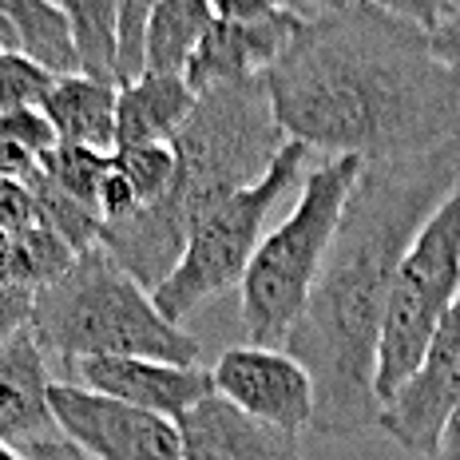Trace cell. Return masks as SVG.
I'll return each instance as SVG.
<instances>
[{"instance_id":"6da1fadb","label":"cell","mask_w":460,"mask_h":460,"mask_svg":"<svg viewBox=\"0 0 460 460\" xmlns=\"http://www.w3.org/2000/svg\"><path fill=\"white\" fill-rule=\"evenodd\" d=\"M278 128L318 159H413L460 143V80L429 32L369 0L310 13L266 72Z\"/></svg>"},{"instance_id":"7a4b0ae2","label":"cell","mask_w":460,"mask_h":460,"mask_svg":"<svg viewBox=\"0 0 460 460\" xmlns=\"http://www.w3.org/2000/svg\"><path fill=\"white\" fill-rule=\"evenodd\" d=\"M460 183V143L413 159L361 163L338 234L286 353L314 377V433L377 429V341L397 266L425 218Z\"/></svg>"},{"instance_id":"3957f363","label":"cell","mask_w":460,"mask_h":460,"mask_svg":"<svg viewBox=\"0 0 460 460\" xmlns=\"http://www.w3.org/2000/svg\"><path fill=\"white\" fill-rule=\"evenodd\" d=\"M286 143L290 139L278 128L266 75L215 84V88L199 92L190 119L171 139L175 147L171 190L159 203L143 207L119 223H103L100 246L143 290L155 294L179 266L199 218L234 190L262 179Z\"/></svg>"},{"instance_id":"277c9868","label":"cell","mask_w":460,"mask_h":460,"mask_svg":"<svg viewBox=\"0 0 460 460\" xmlns=\"http://www.w3.org/2000/svg\"><path fill=\"white\" fill-rule=\"evenodd\" d=\"M28 330L40 341L44 358L60 366V377L88 358H155L199 366L203 353L195 333L163 318L155 298L103 246L75 254L52 286L36 290Z\"/></svg>"},{"instance_id":"5b68a950","label":"cell","mask_w":460,"mask_h":460,"mask_svg":"<svg viewBox=\"0 0 460 460\" xmlns=\"http://www.w3.org/2000/svg\"><path fill=\"white\" fill-rule=\"evenodd\" d=\"M361 175V159H318L298 190V203L262 234L238 282V325L246 345L286 349L294 325L305 314L330 243L338 234L345 199Z\"/></svg>"},{"instance_id":"8992f818","label":"cell","mask_w":460,"mask_h":460,"mask_svg":"<svg viewBox=\"0 0 460 460\" xmlns=\"http://www.w3.org/2000/svg\"><path fill=\"white\" fill-rule=\"evenodd\" d=\"M314 159L318 155H314L310 147L290 139L274 155V163L266 167L262 179L234 190L230 199H223L215 210H207V215L199 218L187 246H183L179 266L171 270L167 282L151 294L163 318L183 325L203 302L218 298V294L234 290V286L243 282L246 266H251L258 243H262V226H266V218H270L274 203L286 190L305 183Z\"/></svg>"},{"instance_id":"52a82bcc","label":"cell","mask_w":460,"mask_h":460,"mask_svg":"<svg viewBox=\"0 0 460 460\" xmlns=\"http://www.w3.org/2000/svg\"><path fill=\"white\" fill-rule=\"evenodd\" d=\"M460 294V183L440 203L397 266L377 341V401H385L417 373L440 318Z\"/></svg>"},{"instance_id":"ba28073f","label":"cell","mask_w":460,"mask_h":460,"mask_svg":"<svg viewBox=\"0 0 460 460\" xmlns=\"http://www.w3.org/2000/svg\"><path fill=\"white\" fill-rule=\"evenodd\" d=\"M52 417L60 437L95 460H183L175 420L68 381H52Z\"/></svg>"},{"instance_id":"9c48e42d","label":"cell","mask_w":460,"mask_h":460,"mask_svg":"<svg viewBox=\"0 0 460 460\" xmlns=\"http://www.w3.org/2000/svg\"><path fill=\"white\" fill-rule=\"evenodd\" d=\"M215 393L234 409L251 413L266 425L302 429L314 425V377L294 353L270 345H230L210 366Z\"/></svg>"},{"instance_id":"30bf717a","label":"cell","mask_w":460,"mask_h":460,"mask_svg":"<svg viewBox=\"0 0 460 460\" xmlns=\"http://www.w3.org/2000/svg\"><path fill=\"white\" fill-rule=\"evenodd\" d=\"M460 405V294L440 318L417 373L381 405L377 429L405 453L429 456L448 413Z\"/></svg>"},{"instance_id":"8fae6325","label":"cell","mask_w":460,"mask_h":460,"mask_svg":"<svg viewBox=\"0 0 460 460\" xmlns=\"http://www.w3.org/2000/svg\"><path fill=\"white\" fill-rule=\"evenodd\" d=\"M56 381L103 393L123 405L147 409L167 420H179L187 409L207 401L215 393V377L207 366H175V361H155V358H88Z\"/></svg>"},{"instance_id":"7c38bea8","label":"cell","mask_w":460,"mask_h":460,"mask_svg":"<svg viewBox=\"0 0 460 460\" xmlns=\"http://www.w3.org/2000/svg\"><path fill=\"white\" fill-rule=\"evenodd\" d=\"M314 8H282L270 21L258 24H230L215 21L207 28V36L199 40L195 56H190L183 80L199 92L215 88V84H234V80H258L278 64V56L286 52V44L294 40L298 24L310 16Z\"/></svg>"},{"instance_id":"4fadbf2b","label":"cell","mask_w":460,"mask_h":460,"mask_svg":"<svg viewBox=\"0 0 460 460\" xmlns=\"http://www.w3.org/2000/svg\"><path fill=\"white\" fill-rule=\"evenodd\" d=\"M175 425L183 440V460H305L302 433L266 425L218 393L187 409Z\"/></svg>"},{"instance_id":"5bb4252c","label":"cell","mask_w":460,"mask_h":460,"mask_svg":"<svg viewBox=\"0 0 460 460\" xmlns=\"http://www.w3.org/2000/svg\"><path fill=\"white\" fill-rule=\"evenodd\" d=\"M52 381L48 358L28 325L0 345V440L4 445L32 448L36 440L60 433L52 417Z\"/></svg>"},{"instance_id":"9a60e30c","label":"cell","mask_w":460,"mask_h":460,"mask_svg":"<svg viewBox=\"0 0 460 460\" xmlns=\"http://www.w3.org/2000/svg\"><path fill=\"white\" fill-rule=\"evenodd\" d=\"M195 88L183 75L143 72L119 84L115 100V147H143V143H171L195 111Z\"/></svg>"},{"instance_id":"2e32d148","label":"cell","mask_w":460,"mask_h":460,"mask_svg":"<svg viewBox=\"0 0 460 460\" xmlns=\"http://www.w3.org/2000/svg\"><path fill=\"white\" fill-rule=\"evenodd\" d=\"M115 100H119V84L72 72V75H56L40 111L48 115L60 143L115 151Z\"/></svg>"},{"instance_id":"e0dca14e","label":"cell","mask_w":460,"mask_h":460,"mask_svg":"<svg viewBox=\"0 0 460 460\" xmlns=\"http://www.w3.org/2000/svg\"><path fill=\"white\" fill-rule=\"evenodd\" d=\"M0 48H16L52 75L80 72L68 16L56 0H0Z\"/></svg>"},{"instance_id":"ac0fdd59","label":"cell","mask_w":460,"mask_h":460,"mask_svg":"<svg viewBox=\"0 0 460 460\" xmlns=\"http://www.w3.org/2000/svg\"><path fill=\"white\" fill-rule=\"evenodd\" d=\"M210 24V0H155L143 32V72L183 75Z\"/></svg>"},{"instance_id":"d6986e66","label":"cell","mask_w":460,"mask_h":460,"mask_svg":"<svg viewBox=\"0 0 460 460\" xmlns=\"http://www.w3.org/2000/svg\"><path fill=\"white\" fill-rule=\"evenodd\" d=\"M68 16L80 72L119 84V0H56Z\"/></svg>"},{"instance_id":"ffe728a7","label":"cell","mask_w":460,"mask_h":460,"mask_svg":"<svg viewBox=\"0 0 460 460\" xmlns=\"http://www.w3.org/2000/svg\"><path fill=\"white\" fill-rule=\"evenodd\" d=\"M56 143L60 139L40 108L0 115V179H32Z\"/></svg>"},{"instance_id":"44dd1931","label":"cell","mask_w":460,"mask_h":460,"mask_svg":"<svg viewBox=\"0 0 460 460\" xmlns=\"http://www.w3.org/2000/svg\"><path fill=\"white\" fill-rule=\"evenodd\" d=\"M13 270H8V286H24V290H44L75 262V251L56 234L52 226L36 223L13 234Z\"/></svg>"},{"instance_id":"7402d4cb","label":"cell","mask_w":460,"mask_h":460,"mask_svg":"<svg viewBox=\"0 0 460 460\" xmlns=\"http://www.w3.org/2000/svg\"><path fill=\"white\" fill-rule=\"evenodd\" d=\"M108 167H111V151L80 147V143H56L40 163L48 183H56L64 195H72L75 203H84L92 210H100V187H103Z\"/></svg>"},{"instance_id":"603a6c76","label":"cell","mask_w":460,"mask_h":460,"mask_svg":"<svg viewBox=\"0 0 460 460\" xmlns=\"http://www.w3.org/2000/svg\"><path fill=\"white\" fill-rule=\"evenodd\" d=\"M111 163L123 171L139 199V210L159 203L175 183V147L171 143H143V147H115Z\"/></svg>"},{"instance_id":"cb8c5ba5","label":"cell","mask_w":460,"mask_h":460,"mask_svg":"<svg viewBox=\"0 0 460 460\" xmlns=\"http://www.w3.org/2000/svg\"><path fill=\"white\" fill-rule=\"evenodd\" d=\"M56 75L28 60L16 48H0V115L21 111V108H44L48 92H52Z\"/></svg>"},{"instance_id":"d4e9b609","label":"cell","mask_w":460,"mask_h":460,"mask_svg":"<svg viewBox=\"0 0 460 460\" xmlns=\"http://www.w3.org/2000/svg\"><path fill=\"white\" fill-rule=\"evenodd\" d=\"M155 0H119V84L143 75V32Z\"/></svg>"},{"instance_id":"484cf974","label":"cell","mask_w":460,"mask_h":460,"mask_svg":"<svg viewBox=\"0 0 460 460\" xmlns=\"http://www.w3.org/2000/svg\"><path fill=\"white\" fill-rule=\"evenodd\" d=\"M44 223L40 207H36L32 187L21 183V179H0V230L8 234H21V230Z\"/></svg>"},{"instance_id":"4316f807","label":"cell","mask_w":460,"mask_h":460,"mask_svg":"<svg viewBox=\"0 0 460 460\" xmlns=\"http://www.w3.org/2000/svg\"><path fill=\"white\" fill-rule=\"evenodd\" d=\"M429 52L460 80V4H448L440 24L429 32Z\"/></svg>"},{"instance_id":"83f0119b","label":"cell","mask_w":460,"mask_h":460,"mask_svg":"<svg viewBox=\"0 0 460 460\" xmlns=\"http://www.w3.org/2000/svg\"><path fill=\"white\" fill-rule=\"evenodd\" d=\"M294 0H210V13H215V21L258 24V21H270V16H278Z\"/></svg>"},{"instance_id":"f1b7e54d","label":"cell","mask_w":460,"mask_h":460,"mask_svg":"<svg viewBox=\"0 0 460 460\" xmlns=\"http://www.w3.org/2000/svg\"><path fill=\"white\" fill-rule=\"evenodd\" d=\"M32 290H24V286H8L0 282V345L8 338H16V333L28 325L32 318Z\"/></svg>"},{"instance_id":"f546056e","label":"cell","mask_w":460,"mask_h":460,"mask_svg":"<svg viewBox=\"0 0 460 460\" xmlns=\"http://www.w3.org/2000/svg\"><path fill=\"white\" fill-rule=\"evenodd\" d=\"M369 4H377V8H385L389 16H401V21L433 32V28L440 24V16H445L448 0H369Z\"/></svg>"},{"instance_id":"4dcf8cb0","label":"cell","mask_w":460,"mask_h":460,"mask_svg":"<svg viewBox=\"0 0 460 460\" xmlns=\"http://www.w3.org/2000/svg\"><path fill=\"white\" fill-rule=\"evenodd\" d=\"M24 453H28V460H95V456H88L80 445H72V440L60 437V433L36 440V445L24 448Z\"/></svg>"},{"instance_id":"1f68e13d","label":"cell","mask_w":460,"mask_h":460,"mask_svg":"<svg viewBox=\"0 0 460 460\" xmlns=\"http://www.w3.org/2000/svg\"><path fill=\"white\" fill-rule=\"evenodd\" d=\"M429 460H460V405L448 413V420H445V429H440V437H437Z\"/></svg>"},{"instance_id":"d6a6232c","label":"cell","mask_w":460,"mask_h":460,"mask_svg":"<svg viewBox=\"0 0 460 460\" xmlns=\"http://www.w3.org/2000/svg\"><path fill=\"white\" fill-rule=\"evenodd\" d=\"M13 234L8 230H0V282H8V270H13Z\"/></svg>"},{"instance_id":"836d02e7","label":"cell","mask_w":460,"mask_h":460,"mask_svg":"<svg viewBox=\"0 0 460 460\" xmlns=\"http://www.w3.org/2000/svg\"><path fill=\"white\" fill-rule=\"evenodd\" d=\"M302 8H314V13H338V8H349L353 0H294Z\"/></svg>"},{"instance_id":"e575fe53","label":"cell","mask_w":460,"mask_h":460,"mask_svg":"<svg viewBox=\"0 0 460 460\" xmlns=\"http://www.w3.org/2000/svg\"><path fill=\"white\" fill-rule=\"evenodd\" d=\"M0 460H28V453H24V448L4 445V440H0Z\"/></svg>"}]
</instances>
